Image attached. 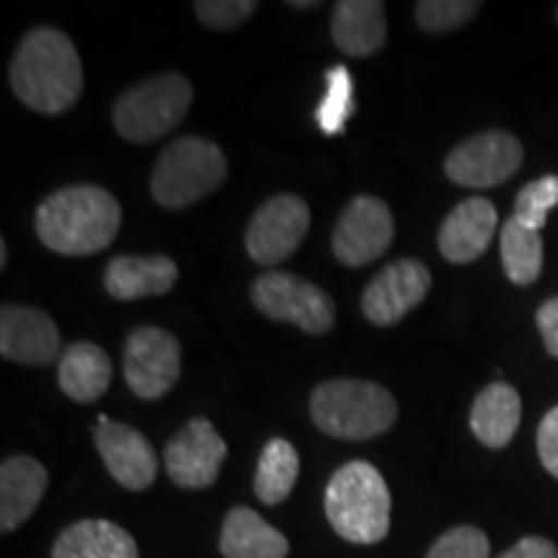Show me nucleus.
Masks as SVG:
<instances>
[{"label": "nucleus", "instance_id": "obj_28", "mask_svg": "<svg viewBox=\"0 0 558 558\" xmlns=\"http://www.w3.org/2000/svg\"><path fill=\"white\" fill-rule=\"evenodd\" d=\"M416 24L424 32L439 34L452 32L471 21L481 11V3L476 0H422L416 3Z\"/></svg>", "mask_w": 558, "mask_h": 558}, {"label": "nucleus", "instance_id": "obj_14", "mask_svg": "<svg viewBox=\"0 0 558 558\" xmlns=\"http://www.w3.org/2000/svg\"><path fill=\"white\" fill-rule=\"evenodd\" d=\"M94 442L111 478L120 486L130 488V492H145L156 481V450L143 432L122 422H111L101 414L99 427L94 432Z\"/></svg>", "mask_w": 558, "mask_h": 558}, {"label": "nucleus", "instance_id": "obj_32", "mask_svg": "<svg viewBox=\"0 0 558 558\" xmlns=\"http://www.w3.org/2000/svg\"><path fill=\"white\" fill-rule=\"evenodd\" d=\"M535 324L550 357L558 360V298H550L535 313Z\"/></svg>", "mask_w": 558, "mask_h": 558}, {"label": "nucleus", "instance_id": "obj_29", "mask_svg": "<svg viewBox=\"0 0 558 558\" xmlns=\"http://www.w3.org/2000/svg\"><path fill=\"white\" fill-rule=\"evenodd\" d=\"M488 554H492V546H488L484 530L458 525L448 530L442 538H437L427 558H488Z\"/></svg>", "mask_w": 558, "mask_h": 558}, {"label": "nucleus", "instance_id": "obj_2", "mask_svg": "<svg viewBox=\"0 0 558 558\" xmlns=\"http://www.w3.org/2000/svg\"><path fill=\"white\" fill-rule=\"evenodd\" d=\"M122 226V207L101 186L73 184L52 192L37 207L39 241L60 256L99 254L117 239Z\"/></svg>", "mask_w": 558, "mask_h": 558}, {"label": "nucleus", "instance_id": "obj_9", "mask_svg": "<svg viewBox=\"0 0 558 558\" xmlns=\"http://www.w3.org/2000/svg\"><path fill=\"white\" fill-rule=\"evenodd\" d=\"M124 380L143 401L163 399L181 375L179 339L158 326H143L130 333L124 347Z\"/></svg>", "mask_w": 558, "mask_h": 558}, {"label": "nucleus", "instance_id": "obj_26", "mask_svg": "<svg viewBox=\"0 0 558 558\" xmlns=\"http://www.w3.org/2000/svg\"><path fill=\"white\" fill-rule=\"evenodd\" d=\"M354 111V83L344 65H333L326 73V96L316 109V122L326 135H341Z\"/></svg>", "mask_w": 558, "mask_h": 558}, {"label": "nucleus", "instance_id": "obj_18", "mask_svg": "<svg viewBox=\"0 0 558 558\" xmlns=\"http://www.w3.org/2000/svg\"><path fill=\"white\" fill-rule=\"evenodd\" d=\"M331 37L349 58H369L386 45V5L378 0H341L333 5Z\"/></svg>", "mask_w": 558, "mask_h": 558}, {"label": "nucleus", "instance_id": "obj_1", "mask_svg": "<svg viewBox=\"0 0 558 558\" xmlns=\"http://www.w3.org/2000/svg\"><path fill=\"white\" fill-rule=\"evenodd\" d=\"M9 78L26 107L39 114H62L83 94L81 54L60 29L37 26L21 39Z\"/></svg>", "mask_w": 558, "mask_h": 558}, {"label": "nucleus", "instance_id": "obj_30", "mask_svg": "<svg viewBox=\"0 0 558 558\" xmlns=\"http://www.w3.org/2000/svg\"><path fill=\"white\" fill-rule=\"evenodd\" d=\"M256 9L259 5L254 0H199V3H194V13L202 24L222 32L235 29L248 16H254Z\"/></svg>", "mask_w": 558, "mask_h": 558}, {"label": "nucleus", "instance_id": "obj_11", "mask_svg": "<svg viewBox=\"0 0 558 558\" xmlns=\"http://www.w3.org/2000/svg\"><path fill=\"white\" fill-rule=\"evenodd\" d=\"M396 222L390 207L378 197H354L333 228V256L344 267H365L386 254L393 243Z\"/></svg>", "mask_w": 558, "mask_h": 558}, {"label": "nucleus", "instance_id": "obj_13", "mask_svg": "<svg viewBox=\"0 0 558 558\" xmlns=\"http://www.w3.org/2000/svg\"><path fill=\"white\" fill-rule=\"evenodd\" d=\"M432 288V275L422 262L399 259L388 264L362 292V313L369 324L393 326L414 311Z\"/></svg>", "mask_w": 558, "mask_h": 558}, {"label": "nucleus", "instance_id": "obj_27", "mask_svg": "<svg viewBox=\"0 0 558 558\" xmlns=\"http://www.w3.org/2000/svg\"><path fill=\"white\" fill-rule=\"evenodd\" d=\"M558 205V177L548 173L538 181H530L522 186L518 199H514V220L530 230L546 228L548 213Z\"/></svg>", "mask_w": 558, "mask_h": 558}, {"label": "nucleus", "instance_id": "obj_23", "mask_svg": "<svg viewBox=\"0 0 558 558\" xmlns=\"http://www.w3.org/2000/svg\"><path fill=\"white\" fill-rule=\"evenodd\" d=\"M52 558H140L135 538L107 520H81L54 543Z\"/></svg>", "mask_w": 558, "mask_h": 558}, {"label": "nucleus", "instance_id": "obj_35", "mask_svg": "<svg viewBox=\"0 0 558 558\" xmlns=\"http://www.w3.org/2000/svg\"><path fill=\"white\" fill-rule=\"evenodd\" d=\"M9 262V248H5V241H0V267H5Z\"/></svg>", "mask_w": 558, "mask_h": 558}, {"label": "nucleus", "instance_id": "obj_3", "mask_svg": "<svg viewBox=\"0 0 558 558\" xmlns=\"http://www.w3.org/2000/svg\"><path fill=\"white\" fill-rule=\"evenodd\" d=\"M326 518L349 543L373 546L390 530V492L386 478L365 460H352L326 486Z\"/></svg>", "mask_w": 558, "mask_h": 558}, {"label": "nucleus", "instance_id": "obj_5", "mask_svg": "<svg viewBox=\"0 0 558 558\" xmlns=\"http://www.w3.org/2000/svg\"><path fill=\"white\" fill-rule=\"evenodd\" d=\"M228 177V160L205 137H181L163 148L150 177V194L160 207L184 209L215 192Z\"/></svg>", "mask_w": 558, "mask_h": 558}, {"label": "nucleus", "instance_id": "obj_17", "mask_svg": "<svg viewBox=\"0 0 558 558\" xmlns=\"http://www.w3.org/2000/svg\"><path fill=\"white\" fill-rule=\"evenodd\" d=\"M47 492V469L29 456L5 458L0 465V530L13 533L32 518Z\"/></svg>", "mask_w": 558, "mask_h": 558}, {"label": "nucleus", "instance_id": "obj_31", "mask_svg": "<svg viewBox=\"0 0 558 558\" xmlns=\"http://www.w3.org/2000/svg\"><path fill=\"white\" fill-rule=\"evenodd\" d=\"M538 456L543 469L558 478V407L543 416L538 427Z\"/></svg>", "mask_w": 558, "mask_h": 558}, {"label": "nucleus", "instance_id": "obj_10", "mask_svg": "<svg viewBox=\"0 0 558 558\" xmlns=\"http://www.w3.org/2000/svg\"><path fill=\"white\" fill-rule=\"evenodd\" d=\"M311 228V209L295 194H277L256 209L246 228V251L262 267L290 259Z\"/></svg>", "mask_w": 558, "mask_h": 558}, {"label": "nucleus", "instance_id": "obj_12", "mask_svg": "<svg viewBox=\"0 0 558 558\" xmlns=\"http://www.w3.org/2000/svg\"><path fill=\"white\" fill-rule=\"evenodd\" d=\"M228 458V445L205 416L192 418L166 445V471L181 488H207L220 476Z\"/></svg>", "mask_w": 558, "mask_h": 558}, {"label": "nucleus", "instance_id": "obj_6", "mask_svg": "<svg viewBox=\"0 0 558 558\" xmlns=\"http://www.w3.org/2000/svg\"><path fill=\"white\" fill-rule=\"evenodd\" d=\"M192 83L181 73H163L130 88L114 104L111 120L128 143L145 145L169 135L192 107Z\"/></svg>", "mask_w": 558, "mask_h": 558}, {"label": "nucleus", "instance_id": "obj_34", "mask_svg": "<svg viewBox=\"0 0 558 558\" xmlns=\"http://www.w3.org/2000/svg\"><path fill=\"white\" fill-rule=\"evenodd\" d=\"M290 9H298V11H311V9H318V0H290Z\"/></svg>", "mask_w": 558, "mask_h": 558}, {"label": "nucleus", "instance_id": "obj_16", "mask_svg": "<svg viewBox=\"0 0 558 558\" xmlns=\"http://www.w3.org/2000/svg\"><path fill=\"white\" fill-rule=\"evenodd\" d=\"M497 230V207L484 197L460 202L439 228V254L452 264H471L486 254Z\"/></svg>", "mask_w": 558, "mask_h": 558}, {"label": "nucleus", "instance_id": "obj_33", "mask_svg": "<svg viewBox=\"0 0 558 558\" xmlns=\"http://www.w3.org/2000/svg\"><path fill=\"white\" fill-rule=\"evenodd\" d=\"M499 558H558V548L546 538L527 535V538L514 543V546L505 550Z\"/></svg>", "mask_w": 558, "mask_h": 558}, {"label": "nucleus", "instance_id": "obj_22", "mask_svg": "<svg viewBox=\"0 0 558 558\" xmlns=\"http://www.w3.org/2000/svg\"><path fill=\"white\" fill-rule=\"evenodd\" d=\"M522 401L509 383H492L476 396L471 409V429L486 448H507L520 427Z\"/></svg>", "mask_w": 558, "mask_h": 558}, {"label": "nucleus", "instance_id": "obj_21", "mask_svg": "<svg viewBox=\"0 0 558 558\" xmlns=\"http://www.w3.org/2000/svg\"><path fill=\"white\" fill-rule=\"evenodd\" d=\"M220 550L226 558H288L290 543L254 509L233 507L222 522Z\"/></svg>", "mask_w": 558, "mask_h": 558}, {"label": "nucleus", "instance_id": "obj_7", "mask_svg": "<svg viewBox=\"0 0 558 558\" xmlns=\"http://www.w3.org/2000/svg\"><path fill=\"white\" fill-rule=\"evenodd\" d=\"M251 300L256 311L279 324H295L308 333L331 331L337 320V305L308 279L290 275V271H267L256 277L251 288Z\"/></svg>", "mask_w": 558, "mask_h": 558}, {"label": "nucleus", "instance_id": "obj_8", "mask_svg": "<svg viewBox=\"0 0 558 558\" xmlns=\"http://www.w3.org/2000/svg\"><path fill=\"white\" fill-rule=\"evenodd\" d=\"M525 150L514 135L501 130L478 132L445 158V177L469 190H492L520 171Z\"/></svg>", "mask_w": 558, "mask_h": 558}, {"label": "nucleus", "instance_id": "obj_15", "mask_svg": "<svg viewBox=\"0 0 558 558\" xmlns=\"http://www.w3.org/2000/svg\"><path fill=\"white\" fill-rule=\"evenodd\" d=\"M0 354L21 365H50L60 360V331L45 311L29 305H3L0 311Z\"/></svg>", "mask_w": 558, "mask_h": 558}, {"label": "nucleus", "instance_id": "obj_20", "mask_svg": "<svg viewBox=\"0 0 558 558\" xmlns=\"http://www.w3.org/2000/svg\"><path fill=\"white\" fill-rule=\"evenodd\" d=\"M62 393L75 403H94L107 393L111 383V360L94 341H75L58 360Z\"/></svg>", "mask_w": 558, "mask_h": 558}, {"label": "nucleus", "instance_id": "obj_19", "mask_svg": "<svg viewBox=\"0 0 558 558\" xmlns=\"http://www.w3.org/2000/svg\"><path fill=\"white\" fill-rule=\"evenodd\" d=\"M179 279L177 262L169 256H117L109 262L104 284L114 300L166 295Z\"/></svg>", "mask_w": 558, "mask_h": 558}, {"label": "nucleus", "instance_id": "obj_25", "mask_svg": "<svg viewBox=\"0 0 558 558\" xmlns=\"http://www.w3.org/2000/svg\"><path fill=\"white\" fill-rule=\"evenodd\" d=\"M300 473V458L288 439H271L256 465L254 492L264 505H279L292 494Z\"/></svg>", "mask_w": 558, "mask_h": 558}, {"label": "nucleus", "instance_id": "obj_24", "mask_svg": "<svg viewBox=\"0 0 558 558\" xmlns=\"http://www.w3.org/2000/svg\"><path fill=\"white\" fill-rule=\"evenodd\" d=\"M501 267L509 282L533 284L543 271V239L538 230L520 226L518 220L509 218L501 226Z\"/></svg>", "mask_w": 558, "mask_h": 558}, {"label": "nucleus", "instance_id": "obj_4", "mask_svg": "<svg viewBox=\"0 0 558 558\" xmlns=\"http://www.w3.org/2000/svg\"><path fill=\"white\" fill-rule=\"evenodd\" d=\"M399 416L390 390L369 380L320 383L311 396V418L337 439H373L386 435Z\"/></svg>", "mask_w": 558, "mask_h": 558}]
</instances>
